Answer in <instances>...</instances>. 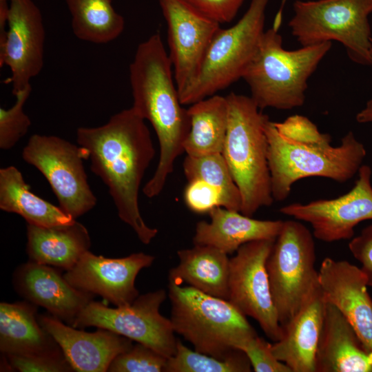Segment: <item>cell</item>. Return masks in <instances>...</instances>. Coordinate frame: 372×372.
Here are the masks:
<instances>
[{
	"mask_svg": "<svg viewBox=\"0 0 372 372\" xmlns=\"http://www.w3.org/2000/svg\"><path fill=\"white\" fill-rule=\"evenodd\" d=\"M167 358L155 350L137 343L117 355L110 364V372H161Z\"/></svg>",
	"mask_w": 372,
	"mask_h": 372,
	"instance_id": "obj_32",
	"label": "cell"
},
{
	"mask_svg": "<svg viewBox=\"0 0 372 372\" xmlns=\"http://www.w3.org/2000/svg\"><path fill=\"white\" fill-rule=\"evenodd\" d=\"M72 17V29L80 40L95 44L110 43L125 28V19L113 0H65Z\"/></svg>",
	"mask_w": 372,
	"mask_h": 372,
	"instance_id": "obj_28",
	"label": "cell"
},
{
	"mask_svg": "<svg viewBox=\"0 0 372 372\" xmlns=\"http://www.w3.org/2000/svg\"><path fill=\"white\" fill-rule=\"evenodd\" d=\"M13 285L25 300L70 326L95 296L73 287L56 267L30 260L16 269Z\"/></svg>",
	"mask_w": 372,
	"mask_h": 372,
	"instance_id": "obj_18",
	"label": "cell"
},
{
	"mask_svg": "<svg viewBox=\"0 0 372 372\" xmlns=\"http://www.w3.org/2000/svg\"><path fill=\"white\" fill-rule=\"evenodd\" d=\"M26 252L30 261L68 271L90 251L86 227L72 223L51 227L27 225Z\"/></svg>",
	"mask_w": 372,
	"mask_h": 372,
	"instance_id": "obj_23",
	"label": "cell"
},
{
	"mask_svg": "<svg viewBox=\"0 0 372 372\" xmlns=\"http://www.w3.org/2000/svg\"><path fill=\"white\" fill-rule=\"evenodd\" d=\"M187 207L197 214L209 213L216 207H220L218 192L202 180L188 182L184 192Z\"/></svg>",
	"mask_w": 372,
	"mask_h": 372,
	"instance_id": "obj_35",
	"label": "cell"
},
{
	"mask_svg": "<svg viewBox=\"0 0 372 372\" xmlns=\"http://www.w3.org/2000/svg\"><path fill=\"white\" fill-rule=\"evenodd\" d=\"M289 22L302 46L340 43L355 63L372 65V0H296Z\"/></svg>",
	"mask_w": 372,
	"mask_h": 372,
	"instance_id": "obj_7",
	"label": "cell"
},
{
	"mask_svg": "<svg viewBox=\"0 0 372 372\" xmlns=\"http://www.w3.org/2000/svg\"><path fill=\"white\" fill-rule=\"evenodd\" d=\"M316 372H372V353L342 313L327 301Z\"/></svg>",
	"mask_w": 372,
	"mask_h": 372,
	"instance_id": "obj_21",
	"label": "cell"
},
{
	"mask_svg": "<svg viewBox=\"0 0 372 372\" xmlns=\"http://www.w3.org/2000/svg\"><path fill=\"white\" fill-rule=\"evenodd\" d=\"M209 214V222L197 223L193 243L212 246L227 254L249 242L275 240L283 223L281 220L254 219L222 207H214Z\"/></svg>",
	"mask_w": 372,
	"mask_h": 372,
	"instance_id": "obj_22",
	"label": "cell"
},
{
	"mask_svg": "<svg viewBox=\"0 0 372 372\" xmlns=\"http://www.w3.org/2000/svg\"><path fill=\"white\" fill-rule=\"evenodd\" d=\"M170 320L194 350L224 359L257 335L246 316L229 300L169 282Z\"/></svg>",
	"mask_w": 372,
	"mask_h": 372,
	"instance_id": "obj_6",
	"label": "cell"
},
{
	"mask_svg": "<svg viewBox=\"0 0 372 372\" xmlns=\"http://www.w3.org/2000/svg\"><path fill=\"white\" fill-rule=\"evenodd\" d=\"M275 240L244 244L229 258L227 300L245 316L254 319L273 342L283 334L266 267Z\"/></svg>",
	"mask_w": 372,
	"mask_h": 372,
	"instance_id": "obj_12",
	"label": "cell"
},
{
	"mask_svg": "<svg viewBox=\"0 0 372 372\" xmlns=\"http://www.w3.org/2000/svg\"><path fill=\"white\" fill-rule=\"evenodd\" d=\"M10 10V0H0V46L6 39Z\"/></svg>",
	"mask_w": 372,
	"mask_h": 372,
	"instance_id": "obj_38",
	"label": "cell"
},
{
	"mask_svg": "<svg viewBox=\"0 0 372 372\" xmlns=\"http://www.w3.org/2000/svg\"><path fill=\"white\" fill-rule=\"evenodd\" d=\"M37 305L27 300L0 304V350L3 355H29L62 351L41 327Z\"/></svg>",
	"mask_w": 372,
	"mask_h": 372,
	"instance_id": "obj_24",
	"label": "cell"
},
{
	"mask_svg": "<svg viewBox=\"0 0 372 372\" xmlns=\"http://www.w3.org/2000/svg\"><path fill=\"white\" fill-rule=\"evenodd\" d=\"M355 119L359 123H372V99L369 100L363 109L356 114Z\"/></svg>",
	"mask_w": 372,
	"mask_h": 372,
	"instance_id": "obj_39",
	"label": "cell"
},
{
	"mask_svg": "<svg viewBox=\"0 0 372 372\" xmlns=\"http://www.w3.org/2000/svg\"><path fill=\"white\" fill-rule=\"evenodd\" d=\"M249 360L237 349L224 359L192 351L177 340L175 353L167 359L164 372H249Z\"/></svg>",
	"mask_w": 372,
	"mask_h": 372,
	"instance_id": "obj_30",
	"label": "cell"
},
{
	"mask_svg": "<svg viewBox=\"0 0 372 372\" xmlns=\"http://www.w3.org/2000/svg\"><path fill=\"white\" fill-rule=\"evenodd\" d=\"M278 31L272 26L264 32L242 76L249 87L250 97L260 110L302 106L308 80L332 45V42H324L288 50L283 48Z\"/></svg>",
	"mask_w": 372,
	"mask_h": 372,
	"instance_id": "obj_5",
	"label": "cell"
},
{
	"mask_svg": "<svg viewBox=\"0 0 372 372\" xmlns=\"http://www.w3.org/2000/svg\"><path fill=\"white\" fill-rule=\"evenodd\" d=\"M268 141V163L272 196L282 201L293 185L302 178L322 177L344 183L358 174L366 155L364 145L352 131L338 146L331 137L321 133L308 118L293 115L282 122L269 120L265 124Z\"/></svg>",
	"mask_w": 372,
	"mask_h": 372,
	"instance_id": "obj_2",
	"label": "cell"
},
{
	"mask_svg": "<svg viewBox=\"0 0 372 372\" xmlns=\"http://www.w3.org/2000/svg\"><path fill=\"white\" fill-rule=\"evenodd\" d=\"M0 209L22 216L28 223L42 227L66 225L74 220L60 207L35 195L14 166L0 169Z\"/></svg>",
	"mask_w": 372,
	"mask_h": 372,
	"instance_id": "obj_26",
	"label": "cell"
},
{
	"mask_svg": "<svg viewBox=\"0 0 372 372\" xmlns=\"http://www.w3.org/2000/svg\"><path fill=\"white\" fill-rule=\"evenodd\" d=\"M4 355L10 368L21 372L74 371L63 351L29 355Z\"/></svg>",
	"mask_w": 372,
	"mask_h": 372,
	"instance_id": "obj_33",
	"label": "cell"
},
{
	"mask_svg": "<svg viewBox=\"0 0 372 372\" xmlns=\"http://www.w3.org/2000/svg\"><path fill=\"white\" fill-rule=\"evenodd\" d=\"M187 112L191 127L184 152L194 157L222 154L228 122L226 96L207 97L192 104Z\"/></svg>",
	"mask_w": 372,
	"mask_h": 372,
	"instance_id": "obj_27",
	"label": "cell"
},
{
	"mask_svg": "<svg viewBox=\"0 0 372 372\" xmlns=\"http://www.w3.org/2000/svg\"><path fill=\"white\" fill-rule=\"evenodd\" d=\"M178 264L169 272V282L183 283L205 293L228 300V254L209 245H194L177 251Z\"/></svg>",
	"mask_w": 372,
	"mask_h": 372,
	"instance_id": "obj_25",
	"label": "cell"
},
{
	"mask_svg": "<svg viewBox=\"0 0 372 372\" xmlns=\"http://www.w3.org/2000/svg\"><path fill=\"white\" fill-rule=\"evenodd\" d=\"M166 291L158 289L138 296L127 305L111 308L91 300L72 327H95L143 344L167 359L176 352L177 340L170 319L159 311Z\"/></svg>",
	"mask_w": 372,
	"mask_h": 372,
	"instance_id": "obj_11",
	"label": "cell"
},
{
	"mask_svg": "<svg viewBox=\"0 0 372 372\" xmlns=\"http://www.w3.org/2000/svg\"><path fill=\"white\" fill-rule=\"evenodd\" d=\"M349 249L361 264L360 268L366 278L368 286L372 287V224L351 239Z\"/></svg>",
	"mask_w": 372,
	"mask_h": 372,
	"instance_id": "obj_37",
	"label": "cell"
},
{
	"mask_svg": "<svg viewBox=\"0 0 372 372\" xmlns=\"http://www.w3.org/2000/svg\"><path fill=\"white\" fill-rule=\"evenodd\" d=\"M132 107L153 127L160 155L152 177L143 188L147 198L158 196L174 170L176 158L184 152L191 123L183 107L172 64L159 33L137 47L129 68Z\"/></svg>",
	"mask_w": 372,
	"mask_h": 372,
	"instance_id": "obj_3",
	"label": "cell"
},
{
	"mask_svg": "<svg viewBox=\"0 0 372 372\" xmlns=\"http://www.w3.org/2000/svg\"><path fill=\"white\" fill-rule=\"evenodd\" d=\"M326 303L319 284L300 309L282 327V338L271 344L273 355L291 372H316Z\"/></svg>",
	"mask_w": 372,
	"mask_h": 372,
	"instance_id": "obj_20",
	"label": "cell"
},
{
	"mask_svg": "<svg viewBox=\"0 0 372 372\" xmlns=\"http://www.w3.org/2000/svg\"><path fill=\"white\" fill-rule=\"evenodd\" d=\"M32 92L31 85L14 94V104L8 109L0 108V148L8 150L24 136L31 125V121L23 107Z\"/></svg>",
	"mask_w": 372,
	"mask_h": 372,
	"instance_id": "obj_31",
	"label": "cell"
},
{
	"mask_svg": "<svg viewBox=\"0 0 372 372\" xmlns=\"http://www.w3.org/2000/svg\"><path fill=\"white\" fill-rule=\"evenodd\" d=\"M167 26L169 56L180 95L196 79L220 23L184 0H158Z\"/></svg>",
	"mask_w": 372,
	"mask_h": 372,
	"instance_id": "obj_14",
	"label": "cell"
},
{
	"mask_svg": "<svg viewBox=\"0 0 372 372\" xmlns=\"http://www.w3.org/2000/svg\"><path fill=\"white\" fill-rule=\"evenodd\" d=\"M313 235L300 221H283L267 259L270 289L284 327L319 286Z\"/></svg>",
	"mask_w": 372,
	"mask_h": 372,
	"instance_id": "obj_9",
	"label": "cell"
},
{
	"mask_svg": "<svg viewBox=\"0 0 372 372\" xmlns=\"http://www.w3.org/2000/svg\"><path fill=\"white\" fill-rule=\"evenodd\" d=\"M45 32L41 12L32 0H10L6 39L0 46V67L11 74L8 83L16 93L31 85L30 81L44 64Z\"/></svg>",
	"mask_w": 372,
	"mask_h": 372,
	"instance_id": "obj_15",
	"label": "cell"
},
{
	"mask_svg": "<svg viewBox=\"0 0 372 372\" xmlns=\"http://www.w3.org/2000/svg\"><path fill=\"white\" fill-rule=\"evenodd\" d=\"M358 178L347 193L331 199L306 204L294 203L282 207L280 212L309 223L313 236L325 242L351 239L360 223L372 220V170L362 165Z\"/></svg>",
	"mask_w": 372,
	"mask_h": 372,
	"instance_id": "obj_13",
	"label": "cell"
},
{
	"mask_svg": "<svg viewBox=\"0 0 372 372\" xmlns=\"http://www.w3.org/2000/svg\"><path fill=\"white\" fill-rule=\"evenodd\" d=\"M240 350L247 356L255 372H291L273 355L271 344L258 335L249 340Z\"/></svg>",
	"mask_w": 372,
	"mask_h": 372,
	"instance_id": "obj_34",
	"label": "cell"
},
{
	"mask_svg": "<svg viewBox=\"0 0 372 372\" xmlns=\"http://www.w3.org/2000/svg\"><path fill=\"white\" fill-rule=\"evenodd\" d=\"M37 318L74 371H107L113 360L133 346L132 340L107 329L98 328L89 333L68 326L52 315H38Z\"/></svg>",
	"mask_w": 372,
	"mask_h": 372,
	"instance_id": "obj_19",
	"label": "cell"
},
{
	"mask_svg": "<svg viewBox=\"0 0 372 372\" xmlns=\"http://www.w3.org/2000/svg\"><path fill=\"white\" fill-rule=\"evenodd\" d=\"M318 280L326 300L342 313L372 353V299L360 268L346 260L325 258Z\"/></svg>",
	"mask_w": 372,
	"mask_h": 372,
	"instance_id": "obj_17",
	"label": "cell"
},
{
	"mask_svg": "<svg viewBox=\"0 0 372 372\" xmlns=\"http://www.w3.org/2000/svg\"><path fill=\"white\" fill-rule=\"evenodd\" d=\"M200 13L220 23L231 22L245 0H184Z\"/></svg>",
	"mask_w": 372,
	"mask_h": 372,
	"instance_id": "obj_36",
	"label": "cell"
},
{
	"mask_svg": "<svg viewBox=\"0 0 372 372\" xmlns=\"http://www.w3.org/2000/svg\"><path fill=\"white\" fill-rule=\"evenodd\" d=\"M23 159L34 166L48 181L61 209L73 218L86 214L97 200L87 182L83 147L56 136L34 134L22 152Z\"/></svg>",
	"mask_w": 372,
	"mask_h": 372,
	"instance_id": "obj_10",
	"label": "cell"
},
{
	"mask_svg": "<svg viewBox=\"0 0 372 372\" xmlns=\"http://www.w3.org/2000/svg\"><path fill=\"white\" fill-rule=\"evenodd\" d=\"M183 166L187 182L204 181L218 192L220 207L240 211L241 194L222 154L200 157L187 155Z\"/></svg>",
	"mask_w": 372,
	"mask_h": 372,
	"instance_id": "obj_29",
	"label": "cell"
},
{
	"mask_svg": "<svg viewBox=\"0 0 372 372\" xmlns=\"http://www.w3.org/2000/svg\"><path fill=\"white\" fill-rule=\"evenodd\" d=\"M371 45H372V38H371ZM371 56H372V46H371Z\"/></svg>",
	"mask_w": 372,
	"mask_h": 372,
	"instance_id": "obj_41",
	"label": "cell"
},
{
	"mask_svg": "<svg viewBox=\"0 0 372 372\" xmlns=\"http://www.w3.org/2000/svg\"><path fill=\"white\" fill-rule=\"evenodd\" d=\"M269 1L251 0L236 24L218 30L196 79L179 95L182 105H192L214 95L242 79L265 31V12Z\"/></svg>",
	"mask_w": 372,
	"mask_h": 372,
	"instance_id": "obj_8",
	"label": "cell"
},
{
	"mask_svg": "<svg viewBox=\"0 0 372 372\" xmlns=\"http://www.w3.org/2000/svg\"><path fill=\"white\" fill-rule=\"evenodd\" d=\"M76 141L87 151L92 172L108 187L120 219L141 242L149 244L158 229L144 222L138 193L156 152L145 120L132 107L112 115L103 125L79 127Z\"/></svg>",
	"mask_w": 372,
	"mask_h": 372,
	"instance_id": "obj_1",
	"label": "cell"
},
{
	"mask_svg": "<svg viewBox=\"0 0 372 372\" xmlns=\"http://www.w3.org/2000/svg\"><path fill=\"white\" fill-rule=\"evenodd\" d=\"M227 129L222 154L241 194L240 212L247 216L273 202L264 114L250 96H226Z\"/></svg>",
	"mask_w": 372,
	"mask_h": 372,
	"instance_id": "obj_4",
	"label": "cell"
},
{
	"mask_svg": "<svg viewBox=\"0 0 372 372\" xmlns=\"http://www.w3.org/2000/svg\"><path fill=\"white\" fill-rule=\"evenodd\" d=\"M286 1H287V0H282V1L281 6H280L276 15L280 16H280L282 17V10H283L284 6H285Z\"/></svg>",
	"mask_w": 372,
	"mask_h": 372,
	"instance_id": "obj_40",
	"label": "cell"
},
{
	"mask_svg": "<svg viewBox=\"0 0 372 372\" xmlns=\"http://www.w3.org/2000/svg\"><path fill=\"white\" fill-rule=\"evenodd\" d=\"M154 260L153 256L143 252L110 258L87 251L63 276L75 288L99 295L116 307H122L132 303L139 296L136 278Z\"/></svg>",
	"mask_w": 372,
	"mask_h": 372,
	"instance_id": "obj_16",
	"label": "cell"
}]
</instances>
